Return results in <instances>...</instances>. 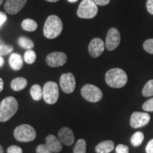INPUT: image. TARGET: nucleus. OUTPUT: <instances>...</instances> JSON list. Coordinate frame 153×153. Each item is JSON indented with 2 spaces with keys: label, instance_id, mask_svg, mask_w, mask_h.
Segmentation results:
<instances>
[{
  "label": "nucleus",
  "instance_id": "4be33fe9",
  "mask_svg": "<svg viewBox=\"0 0 153 153\" xmlns=\"http://www.w3.org/2000/svg\"><path fill=\"white\" fill-rule=\"evenodd\" d=\"M19 45L23 48L26 49V50H32L33 46L34 43L31 40L27 37H25V36H22L19 38Z\"/></svg>",
  "mask_w": 153,
  "mask_h": 153
},
{
  "label": "nucleus",
  "instance_id": "c756f323",
  "mask_svg": "<svg viewBox=\"0 0 153 153\" xmlns=\"http://www.w3.org/2000/svg\"><path fill=\"white\" fill-rule=\"evenodd\" d=\"M116 153H129V148L127 145L120 144L116 148Z\"/></svg>",
  "mask_w": 153,
  "mask_h": 153
},
{
  "label": "nucleus",
  "instance_id": "412c9836",
  "mask_svg": "<svg viewBox=\"0 0 153 153\" xmlns=\"http://www.w3.org/2000/svg\"><path fill=\"white\" fill-rule=\"evenodd\" d=\"M144 138L145 136L143 133L140 131L135 132V133L132 135L131 138V143L133 146L138 147L142 144L143 140H144Z\"/></svg>",
  "mask_w": 153,
  "mask_h": 153
},
{
  "label": "nucleus",
  "instance_id": "2f4dec72",
  "mask_svg": "<svg viewBox=\"0 0 153 153\" xmlns=\"http://www.w3.org/2000/svg\"><path fill=\"white\" fill-rule=\"evenodd\" d=\"M146 153H153V138L149 141L145 148Z\"/></svg>",
  "mask_w": 153,
  "mask_h": 153
},
{
  "label": "nucleus",
  "instance_id": "f8f14e48",
  "mask_svg": "<svg viewBox=\"0 0 153 153\" xmlns=\"http://www.w3.org/2000/svg\"><path fill=\"white\" fill-rule=\"evenodd\" d=\"M105 49L104 42L99 38H94L91 40L88 46L89 55L94 58H97L104 53Z\"/></svg>",
  "mask_w": 153,
  "mask_h": 153
},
{
  "label": "nucleus",
  "instance_id": "c9c22d12",
  "mask_svg": "<svg viewBox=\"0 0 153 153\" xmlns=\"http://www.w3.org/2000/svg\"><path fill=\"white\" fill-rule=\"evenodd\" d=\"M4 89V82L3 79L0 77V92L3 90Z\"/></svg>",
  "mask_w": 153,
  "mask_h": 153
},
{
  "label": "nucleus",
  "instance_id": "c85d7f7f",
  "mask_svg": "<svg viewBox=\"0 0 153 153\" xmlns=\"http://www.w3.org/2000/svg\"><path fill=\"white\" fill-rule=\"evenodd\" d=\"M36 152L37 153H53L50 149L48 148L46 145H39L36 148Z\"/></svg>",
  "mask_w": 153,
  "mask_h": 153
},
{
  "label": "nucleus",
  "instance_id": "aec40b11",
  "mask_svg": "<svg viewBox=\"0 0 153 153\" xmlns=\"http://www.w3.org/2000/svg\"><path fill=\"white\" fill-rule=\"evenodd\" d=\"M30 94L35 101H40L43 97V89L39 85H34L30 88Z\"/></svg>",
  "mask_w": 153,
  "mask_h": 153
},
{
  "label": "nucleus",
  "instance_id": "ddd939ff",
  "mask_svg": "<svg viewBox=\"0 0 153 153\" xmlns=\"http://www.w3.org/2000/svg\"><path fill=\"white\" fill-rule=\"evenodd\" d=\"M27 0H7L4 4L5 11L11 15L16 14L26 5Z\"/></svg>",
  "mask_w": 153,
  "mask_h": 153
},
{
  "label": "nucleus",
  "instance_id": "58836bf2",
  "mask_svg": "<svg viewBox=\"0 0 153 153\" xmlns=\"http://www.w3.org/2000/svg\"><path fill=\"white\" fill-rule=\"evenodd\" d=\"M68 1L70 3H74V2H76V1H78V0H68Z\"/></svg>",
  "mask_w": 153,
  "mask_h": 153
},
{
  "label": "nucleus",
  "instance_id": "a211bd4d",
  "mask_svg": "<svg viewBox=\"0 0 153 153\" xmlns=\"http://www.w3.org/2000/svg\"><path fill=\"white\" fill-rule=\"evenodd\" d=\"M28 82L24 77H16L11 81V88L15 91H19L25 89L27 86Z\"/></svg>",
  "mask_w": 153,
  "mask_h": 153
},
{
  "label": "nucleus",
  "instance_id": "bb28decb",
  "mask_svg": "<svg viewBox=\"0 0 153 153\" xmlns=\"http://www.w3.org/2000/svg\"><path fill=\"white\" fill-rule=\"evenodd\" d=\"M143 48L147 53L153 54V38H150L144 42Z\"/></svg>",
  "mask_w": 153,
  "mask_h": 153
},
{
  "label": "nucleus",
  "instance_id": "e433bc0d",
  "mask_svg": "<svg viewBox=\"0 0 153 153\" xmlns=\"http://www.w3.org/2000/svg\"><path fill=\"white\" fill-rule=\"evenodd\" d=\"M4 59L0 56V68L1 67H2L4 65Z\"/></svg>",
  "mask_w": 153,
  "mask_h": 153
},
{
  "label": "nucleus",
  "instance_id": "79ce46f5",
  "mask_svg": "<svg viewBox=\"0 0 153 153\" xmlns=\"http://www.w3.org/2000/svg\"><path fill=\"white\" fill-rule=\"evenodd\" d=\"M1 43H2V42H1V40H0V44H1Z\"/></svg>",
  "mask_w": 153,
  "mask_h": 153
},
{
  "label": "nucleus",
  "instance_id": "f257e3e1",
  "mask_svg": "<svg viewBox=\"0 0 153 153\" xmlns=\"http://www.w3.org/2000/svg\"><path fill=\"white\" fill-rule=\"evenodd\" d=\"M62 30V22L61 19L55 15L48 17L43 26V34L45 38L53 39L58 37Z\"/></svg>",
  "mask_w": 153,
  "mask_h": 153
},
{
  "label": "nucleus",
  "instance_id": "b1692460",
  "mask_svg": "<svg viewBox=\"0 0 153 153\" xmlns=\"http://www.w3.org/2000/svg\"><path fill=\"white\" fill-rule=\"evenodd\" d=\"M86 148H87L86 141L83 139H80L76 143L73 153H86Z\"/></svg>",
  "mask_w": 153,
  "mask_h": 153
},
{
  "label": "nucleus",
  "instance_id": "7c9ffc66",
  "mask_svg": "<svg viewBox=\"0 0 153 153\" xmlns=\"http://www.w3.org/2000/svg\"><path fill=\"white\" fill-rule=\"evenodd\" d=\"M7 153H23L22 149L16 145H11L7 150Z\"/></svg>",
  "mask_w": 153,
  "mask_h": 153
},
{
  "label": "nucleus",
  "instance_id": "0eeeda50",
  "mask_svg": "<svg viewBox=\"0 0 153 153\" xmlns=\"http://www.w3.org/2000/svg\"><path fill=\"white\" fill-rule=\"evenodd\" d=\"M81 94L83 98L91 103H97L103 97L102 91L97 86L87 84L81 89Z\"/></svg>",
  "mask_w": 153,
  "mask_h": 153
},
{
  "label": "nucleus",
  "instance_id": "a19ab883",
  "mask_svg": "<svg viewBox=\"0 0 153 153\" xmlns=\"http://www.w3.org/2000/svg\"><path fill=\"white\" fill-rule=\"evenodd\" d=\"M3 1L4 0H0V5H1V4L3 3Z\"/></svg>",
  "mask_w": 153,
  "mask_h": 153
},
{
  "label": "nucleus",
  "instance_id": "2eb2a0df",
  "mask_svg": "<svg viewBox=\"0 0 153 153\" xmlns=\"http://www.w3.org/2000/svg\"><path fill=\"white\" fill-rule=\"evenodd\" d=\"M45 145L50 150L55 153L60 152L62 149V143L60 142L59 138L53 135H48L45 139Z\"/></svg>",
  "mask_w": 153,
  "mask_h": 153
},
{
  "label": "nucleus",
  "instance_id": "6e6552de",
  "mask_svg": "<svg viewBox=\"0 0 153 153\" xmlns=\"http://www.w3.org/2000/svg\"><path fill=\"white\" fill-rule=\"evenodd\" d=\"M120 42V34L118 30L116 28H111L107 32L106 38V49L109 51H114L119 45Z\"/></svg>",
  "mask_w": 153,
  "mask_h": 153
},
{
  "label": "nucleus",
  "instance_id": "5701e85b",
  "mask_svg": "<svg viewBox=\"0 0 153 153\" xmlns=\"http://www.w3.org/2000/svg\"><path fill=\"white\" fill-rule=\"evenodd\" d=\"M143 95L145 97H150L153 96V79H150L145 84L142 91Z\"/></svg>",
  "mask_w": 153,
  "mask_h": 153
},
{
  "label": "nucleus",
  "instance_id": "f03ea898",
  "mask_svg": "<svg viewBox=\"0 0 153 153\" xmlns=\"http://www.w3.org/2000/svg\"><path fill=\"white\" fill-rule=\"evenodd\" d=\"M106 84L112 88L123 87L128 82L126 72L120 68H113L107 71L105 75Z\"/></svg>",
  "mask_w": 153,
  "mask_h": 153
},
{
  "label": "nucleus",
  "instance_id": "1a4fd4ad",
  "mask_svg": "<svg viewBox=\"0 0 153 153\" xmlns=\"http://www.w3.org/2000/svg\"><path fill=\"white\" fill-rule=\"evenodd\" d=\"M150 120V116L145 112H133L130 119V124L133 128H139L148 125Z\"/></svg>",
  "mask_w": 153,
  "mask_h": 153
},
{
  "label": "nucleus",
  "instance_id": "cd10ccee",
  "mask_svg": "<svg viewBox=\"0 0 153 153\" xmlns=\"http://www.w3.org/2000/svg\"><path fill=\"white\" fill-rule=\"evenodd\" d=\"M143 109L146 112L153 111V97L148 99L143 104Z\"/></svg>",
  "mask_w": 153,
  "mask_h": 153
},
{
  "label": "nucleus",
  "instance_id": "f3484780",
  "mask_svg": "<svg viewBox=\"0 0 153 153\" xmlns=\"http://www.w3.org/2000/svg\"><path fill=\"white\" fill-rule=\"evenodd\" d=\"M9 65L14 70H19L23 67L22 57L18 53H12L9 59Z\"/></svg>",
  "mask_w": 153,
  "mask_h": 153
},
{
  "label": "nucleus",
  "instance_id": "dca6fc26",
  "mask_svg": "<svg viewBox=\"0 0 153 153\" xmlns=\"http://www.w3.org/2000/svg\"><path fill=\"white\" fill-rule=\"evenodd\" d=\"M114 149V143L111 140H104L96 146L97 153H109Z\"/></svg>",
  "mask_w": 153,
  "mask_h": 153
},
{
  "label": "nucleus",
  "instance_id": "a878e982",
  "mask_svg": "<svg viewBox=\"0 0 153 153\" xmlns=\"http://www.w3.org/2000/svg\"><path fill=\"white\" fill-rule=\"evenodd\" d=\"M14 50V48L10 45H6L4 43L0 44V56L8 55Z\"/></svg>",
  "mask_w": 153,
  "mask_h": 153
},
{
  "label": "nucleus",
  "instance_id": "423d86ee",
  "mask_svg": "<svg viewBox=\"0 0 153 153\" xmlns=\"http://www.w3.org/2000/svg\"><path fill=\"white\" fill-rule=\"evenodd\" d=\"M43 97L48 104H54L59 98L58 85L54 82H48L43 86Z\"/></svg>",
  "mask_w": 153,
  "mask_h": 153
},
{
  "label": "nucleus",
  "instance_id": "20e7f679",
  "mask_svg": "<svg viewBox=\"0 0 153 153\" xmlns=\"http://www.w3.org/2000/svg\"><path fill=\"white\" fill-rule=\"evenodd\" d=\"M98 13V7L93 0H82L79 4L76 14L81 19H93Z\"/></svg>",
  "mask_w": 153,
  "mask_h": 153
},
{
  "label": "nucleus",
  "instance_id": "6ab92c4d",
  "mask_svg": "<svg viewBox=\"0 0 153 153\" xmlns=\"http://www.w3.org/2000/svg\"><path fill=\"white\" fill-rule=\"evenodd\" d=\"M38 24L35 21L30 19H26L22 23V28L26 31H34L37 29Z\"/></svg>",
  "mask_w": 153,
  "mask_h": 153
},
{
  "label": "nucleus",
  "instance_id": "393cba45",
  "mask_svg": "<svg viewBox=\"0 0 153 153\" xmlns=\"http://www.w3.org/2000/svg\"><path fill=\"white\" fill-rule=\"evenodd\" d=\"M24 59L27 64H33L36 60V53L32 50H28L24 53Z\"/></svg>",
  "mask_w": 153,
  "mask_h": 153
},
{
  "label": "nucleus",
  "instance_id": "473e14b6",
  "mask_svg": "<svg viewBox=\"0 0 153 153\" xmlns=\"http://www.w3.org/2000/svg\"><path fill=\"white\" fill-rule=\"evenodd\" d=\"M146 7L148 12L153 15V0H147Z\"/></svg>",
  "mask_w": 153,
  "mask_h": 153
},
{
  "label": "nucleus",
  "instance_id": "f704fd0d",
  "mask_svg": "<svg viewBox=\"0 0 153 153\" xmlns=\"http://www.w3.org/2000/svg\"><path fill=\"white\" fill-rule=\"evenodd\" d=\"M7 14H6L5 13L2 12V11H0V27L4 24V22L7 21Z\"/></svg>",
  "mask_w": 153,
  "mask_h": 153
},
{
  "label": "nucleus",
  "instance_id": "9d476101",
  "mask_svg": "<svg viewBox=\"0 0 153 153\" xmlns=\"http://www.w3.org/2000/svg\"><path fill=\"white\" fill-rule=\"evenodd\" d=\"M60 85L61 89L65 93L71 94L75 89V78L73 74L70 72L62 74L60 76Z\"/></svg>",
  "mask_w": 153,
  "mask_h": 153
},
{
  "label": "nucleus",
  "instance_id": "72a5a7b5",
  "mask_svg": "<svg viewBox=\"0 0 153 153\" xmlns=\"http://www.w3.org/2000/svg\"><path fill=\"white\" fill-rule=\"evenodd\" d=\"M97 5L105 6L109 4L111 0H93Z\"/></svg>",
  "mask_w": 153,
  "mask_h": 153
},
{
  "label": "nucleus",
  "instance_id": "7ed1b4c3",
  "mask_svg": "<svg viewBox=\"0 0 153 153\" xmlns=\"http://www.w3.org/2000/svg\"><path fill=\"white\" fill-rule=\"evenodd\" d=\"M19 108L17 100L13 97H7L0 103V122H6L14 116Z\"/></svg>",
  "mask_w": 153,
  "mask_h": 153
},
{
  "label": "nucleus",
  "instance_id": "4c0bfd02",
  "mask_svg": "<svg viewBox=\"0 0 153 153\" xmlns=\"http://www.w3.org/2000/svg\"><path fill=\"white\" fill-rule=\"evenodd\" d=\"M45 1H48V2H57L59 0H45Z\"/></svg>",
  "mask_w": 153,
  "mask_h": 153
},
{
  "label": "nucleus",
  "instance_id": "ea45409f",
  "mask_svg": "<svg viewBox=\"0 0 153 153\" xmlns=\"http://www.w3.org/2000/svg\"><path fill=\"white\" fill-rule=\"evenodd\" d=\"M0 153H4V150L1 145H0Z\"/></svg>",
  "mask_w": 153,
  "mask_h": 153
},
{
  "label": "nucleus",
  "instance_id": "4468645a",
  "mask_svg": "<svg viewBox=\"0 0 153 153\" xmlns=\"http://www.w3.org/2000/svg\"><path fill=\"white\" fill-rule=\"evenodd\" d=\"M58 138L62 144L68 145V146L72 145L74 141L73 132L68 127L62 128L59 131Z\"/></svg>",
  "mask_w": 153,
  "mask_h": 153
},
{
  "label": "nucleus",
  "instance_id": "39448f33",
  "mask_svg": "<svg viewBox=\"0 0 153 153\" xmlns=\"http://www.w3.org/2000/svg\"><path fill=\"white\" fill-rule=\"evenodd\" d=\"M14 137L19 142L28 143L35 140L36 132L32 126L28 124L20 125L15 128L14 131Z\"/></svg>",
  "mask_w": 153,
  "mask_h": 153
},
{
  "label": "nucleus",
  "instance_id": "9b49d317",
  "mask_svg": "<svg viewBox=\"0 0 153 153\" xmlns=\"http://www.w3.org/2000/svg\"><path fill=\"white\" fill-rule=\"evenodd\" d=\"M68 60L65 53L62 52H53L50 53L46 57L47 65L52 68H57L64 65Z\"/></svg>",
  "mask_w": 153,
  "mask_h": 153
}]
</instances>
